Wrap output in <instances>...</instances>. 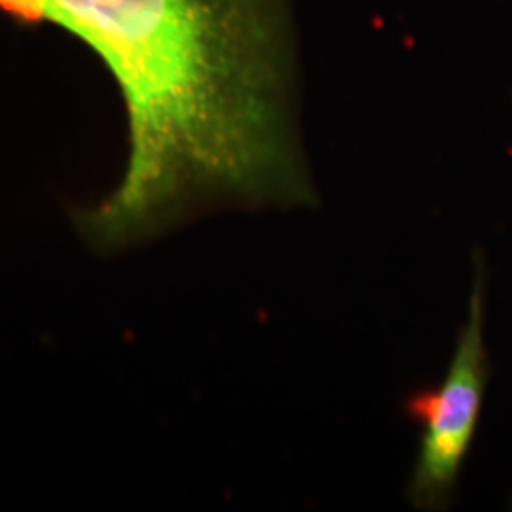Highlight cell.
Returning <instances> with one entry per match:
<instances>
[{
    "label": "cell",
    "instance_id": "6da1fadb",
    "mask_svg": "<svg viewBox=\"0 0 512 512\" xmlns=\"http://www.w3.org/2000/svg\"><path fill=\"white\" fill-rule=\"evenodd\" d=\"M0 16L78 38L122 95L124 177L78 215L93 247L156 236L203 203L317 202L296 0H0Z\"/></svg>",
    "mask_w": 512,
    "mask_h": 512
},
{
    "label": "cell",
    "instance_id": "7a4b0ae2",
    "mask_svg": "<svg viewBox=\"0 0 512 512\" xmlns=\"http://www.w3.org/2000/svg\"><path fill=\"white\" fill-rule=\"evenodd\" d=\"M486 291V262L475 253L467 317L446 376L439 385L412 393L404 403L406 416L420 425V450L408 486V501L418 509L437 511L452 501L475 442L490 382V353L484 338Z\"/></svg>",
    "mask_w": 512,
    "mask_h": 512
}]
</instances>
